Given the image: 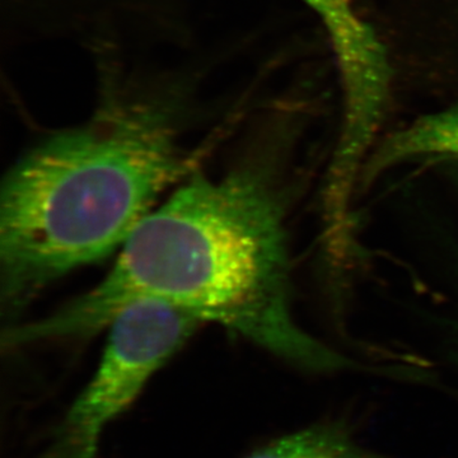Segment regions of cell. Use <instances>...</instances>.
I'll list each match as a JSON object with an SVG mask.
<instances>
[{"instance_id": "obj_1", "label": "cell", "mask_w": 458, "mask_h": 458, "mask_svg": "<svg viewBox=\"0 0 458 458\" xmlns=\"http://www.w3.org/2000/svg\"><path fill=\"white\" fill-rule=\"evenodd\" d=\"M276 153L246 148L218 174L194 171L156 207L90 291L17 331L23 345L92 335L126 304L164 301L309 372L354 369L292 312L288 191Z\"/></svg>"}, {"instance_id": "obj_2", "label": "cell", "mask_w": 458, "mask_h": 458, "mask_svg": "<svg viewBox=\"0 0 458 458\" xmlns=\"http://www.w3.org/2000/svg\"><path fill=\"white\" fill-rule=\"evenodd\" d=\"M183 92L110 78L83 123L47 135L12 165L0 191L5 327L54 282L122 249L165 190L195 171Z\"/></svg>"}, {"instance_id": "obj_3", "label": "cell", "mask_w": 458, "mask_h": 458, "mask_svg": "<svg viewBox=\"0 0 458 458\" xmlns=\"http://www.w3.org/2000/svg\"><path fill=\"white\" fill-rule=\"evenodd\" d=\"M200 319L164 301H134L108 324L95 375L35 458H95L105 430L182 348Z\"/></svg>"}, {"instance_id": "obj_4", "label": "cell", "mask_w": 458, "mask_h": 458, "mask_svg": "<svg viewBox=\"0 0 458 458\" xmlns=\"http://www.w3.org/2000/svg\"><path fill=\"white\" fill-rule=\"evenodd\" d=\"M427 156L458 157V106L427 114L390 135L367 159L360 183L367 186L388 168Z\"/></svg>"}, {"instance_id": "obj_5", "label": "cell", "mask_w": 458, "mask_h": 458, "mask_svg": "<svg viewBox=\"0 0 458 458\" xmlns=\"http://www.w3.org/2000/svg\"><path fill=\"white\" fill-rule=\"evenodd\" d=\"M245 458H376L345 428L322 424L282 437Z\"/></svg>"}]
</instances>
